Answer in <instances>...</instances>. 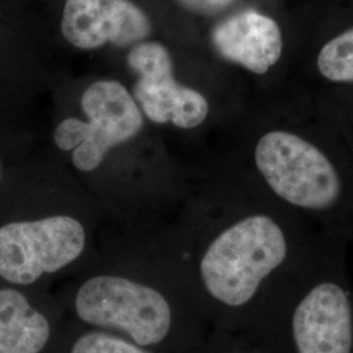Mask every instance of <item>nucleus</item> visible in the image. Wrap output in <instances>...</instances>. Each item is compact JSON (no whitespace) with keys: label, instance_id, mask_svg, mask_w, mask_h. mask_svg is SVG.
<instances>
[{"label":"nucleus","instance_id":"1","mask_svg":"<svg viewBox=\"0 0 353 353\" xmlns=\"http://www.w3.org/2000/svg\"><path fill=\"white\" fill-rule=\"evenodd\" d=\"M225 205L204 229L195 263L202 297L214 310L249 323L265 296L303 265L326 234L270 201L252 183L230 188Z\"/></svg>","mask_w":353,"mask_h":353},{"label":"nucleus","instance_id":"2","mask_svg":"<svg viewBox=\"0 0 353 353\" xmlns=\"http://www.w3.org/2000/svg\"><path fill=\"white\" fill-rule=\"evenodd\" d=\"M344 241L326 237L271 290L248 326L271 353H353V284Z\"/></svg>","mask_w":353,"mask_h":353},{"label":"nucleus","instance_id":"3","mask_svg":"<svg viewBox=\"0 0 353 353\" xmlns=\"http://www.w3.org/2000/svg\"><path fill=\"white\" fill-rule=\"evenodd\" d=\"M319 233L353 246V165L301 132L272 128L252 150L248 181Z\"/></svg>","mask_w":353,"mask_h":353},{"label":"nucleus","instance_id":"4","mask_svg":"<svg viewBox=\"0 0 353 353\" xmlns=\"http://www.w3.org/2000/svg\"><path fill=\"white\" fill-rule=\"evenodd\" d=\"M75 310L83 322L121 330L139 347L161 343L173 323L172 306L163 293L113 275L87 280L76 294Z\"/></svg>","mask_w":353,"mask_h":353},{"label":"nucleus","instance_id":"5","mask_svg":"<svg viewBox=\"0 0 353 353\" xmlns=\"http://www.w3.org/2000/svg\"><path fill=\"white\" fill-rule=\"evenodd\" d=\"M81 109L88 121L67 118L54 132L62 151H74L76 169L92 172L102 164L106 153L132 139L144 125L139 105L121 83L100 80L85 89Z\"/></svg>","mask_w":353,"mask_h":353},{"label":"nucleus","instance_id":"6","mask_svg":"<svg viewBox=\"0 0 353 353\" xmlns=\"http://www.w3.org/2000/svg\"><path fill=\"white\" fill-rule=\"evenodd\" d=\"M87 234L72 216L55 214L0 228V276L29 285L71 265L84 252Z\"/></svg>","mask_w":353,"mask_h":353},{"label":"nucleus","instance_id":"7","mask_svg":"<svg viewBox=\"0 0 353 353\" xmlns=\"http://www.w3.org/2000/svg\"><path fill=\"white\" fill-rule=\"evenodd\" d=\"M128 67L138 75L134 97L152 122L173 123L191 130L202 126L210 103L201 92L181 85L173 75V59L159 42H140L127 55Z\"/></svg>","mask_w":353,"mask_h":353},{"label":"nucleus","instance_id":"8","mask_svg":"<svg viewBox=\"0 0 353 353\" xmlns=\"http://www.w3.org/2000/svg\"><path fill=\"white\" fill-rule=\"evenodd\" d=\"M151 32L148 16L130 0H65L62 33L77 49L135 46Z\"/></svg>","mask_w":353,"mask_h":353},{"label":"nucleus","instance_id":"9","mask_svg":"<svg viewBox=\"0 0 353 353\" xmlns=\"http://www.w3.org/2000/svg\"><path fill=\"white\" fill-rule=\"evenodd\" d=\"M212 42L223 58L258 75L265 74L283 52L278 23L252 10L234 13L219 23L212 30Z\"/></svg>","mask_w":353,"mask_h":353},{"label":"nucleus","instance_id":"10","mask_svg":"<svg viewBox=\"0 0 353 353\" xmlns=\"http://www.w3.org/2000/svg\"><path fill=\"white\" fill-rule=\"evenodd\" d=\"M49 339L48 318L21 292L0 290V353H39Z\"/></svg>","mask_w":353,"mask_h":353},{"label":"nucleus","instance_id":"11","mask_svg":"<svg viewBox=\"0 0 353 353\" xmlns=\"http://www.w3.org/2000/svg\"><path fill=\"white\" fill-rule=\"evenodd\" d=\"M318 70L334 83H353V28L332 38L318 55Z\"/></svg>","mask_w":353,"mask_h":353},{"label":"nucleus","instance_id":"12","mask_svg":"<svg viewBox=\"0 0 353 353\" xmlns=\"http://www.w3.org/2000/svg\"><path fill=\"white\" fill-rule=\"evenodd\" d=\"M71 353H152L131 341L92 331L75 341Z\"/></svg>","mask_w":353,"mask_h":353},{"label":"nucleus","instance_id":"13","mask_svg":"<svg viewBox=\"0 0 353 353\" xmlns=\"http://www.w3.org/2000/svg\"><path fill=\"white\" fill-rule=\"evenodd\" d=\"M183 7L189 8L190 11L194 12L214 13L221 12L230 7L236 0H178Z\"/></svg>","mask_w":353,"mask_h":353},{"label":"nucleus","instance_id":"14","mask_svg":"<svg viewBox=\"0 0 353 353\" xmlns=\"http://www.w3.org/2000/svg\"><path fill=\"white\" fill-rule=\"evenodd\" d=\"M223 347L224 348L212 353H271V351L265 347L262 341H258L252 335L250 341L223 343Z\"/></svg>","mask_w":353,"mask_h":353}]
</instances>
